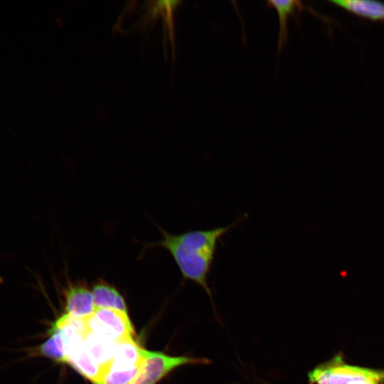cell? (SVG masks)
<instances>
[{"mask_svg": "<svg viewBox=\"0 0 384 384\" xmlns=\"http://www.w3.org/2000/svg\"><path fill=\"white\" fill-rule=\"evenodd\" d=\"M247 218V214H244L225 226L189 230L179 234H171L159 226L161 239L146 244L145 248L162 247L167 250L177 265L182 279L191 281L203 288L214 306L208 279L218 244L225 235Z\"/></svg>", "mask_w": 384, "mask_h": 384, "instance_id": "obj_1", "label": "cell"}, {"mask_svg": "<svg viewBox=\"0 0 384 384\" xmlns=\"http://www.w3.org/2000/svg\"><path fill=\"white\" fill-rule=\"evenodd\" d=\"M307 378L309 384H384V369L348 363L339 353L316 366Z\"/></svg>", "mask_w": 384, "mask_h": 384, "instance_id": "obj_2", "label": "cell"}, {"mask_svg": "<svg viewBox=\"0 0 384 384\" xmlns=\"http://www.w3.org/2000/svg\"><path fill=\"white\" fill-rule=\"evenodd\" d=\"M142 362L132 384H156L176 368L186 365H208L207 358L170 356L161 352L142 351Z\"/></svg>", "mask_w": 384, "mask_h": 384, "instance_id": "obj_3", "label": "cell"}, {"mask_svg": "<svg viewBox=\"0 0 384 384\" xmlns=\"http://www.w3.org/2000/svg\"><path fill=\"white\" fill-rule=\"evenodd\" d=\"M88 329L110 341L134 337V329L127 313L107 308L96 309L87 318Z\"/></svg>", "mask_w": 384, "mask_h": 384, "instance_id": "obj_4", "label": "cell"}, {"mask_svg": "<svg viewBox=\"0 0 384 384\" xmlns=\"http://www.w3.org/2000/svg\"><path fill=\"white\" fill-rule=\"evenodd\" d=\"M65 311L78 318H87L95 311L92 289L83 283L68 284L64 290Z\"/></svg>", "mask_w": 384, "mask_h": 384, "instance_id": "obj_5", "label": "cell"}, {"mask_svg": "<svg viewBox=\"0 0 384 384\" xmlns=\"http://www.w3.org/2000/svg\"><path fill=\"white\" fill-rule=\"evenodd\" d=\"M142 348L134 337H125L115 342L113 357L106 369H131L141 366Z\"/></svg>", "mask_w": 384, "mask_h": 384, "instance_id": "obj_6", "label": "cell"}, {"mask_svg": "<svg viewBox=\"0 0 384 384\" xmlns=\"http://www.w3.org/2000/svg\"><path fill=\"white\" fill-rule=\"evenodd\" d=\"M66 363L93 384H99L103 369L89 356L83 343L70 350L67 354Z\"/></svg>", "mask_w": 384, "mask_h": 384, "instance_id": "obj_7", "label": "cell"}, {"mask_svg": "<svg viewBox=\"0 0 384 384\" xmlns=\"http://www.w3.org/2000/svg\"><path fill=\"white\" fill-rule=\"evenodd\" d=\"M49 337L38 346L26 349L28 357H43L55 362L66 363V350L60 333L53 329L47 331Z\"/></svg>", "mask_w": 384, "mask_h": 384, "instance_id": "obj_8", "label": "cell"}, {"mask_svg": "<svg viewBox=\"0 0 384 384\" xmlns=\"http://www.w3.org/2000/svg\"><path fill=\"white\" fill-rule=\"evenodd\" d=\"M96 309L107 308L127 313L125 300L119 292L103 279H98L92 287Z\"/></svg>", "mask_w": 384, "mask_h": 384, "instance_id": "obj_9", "label": "cell"}, {"mask_svg": "<svg viewBox=\"0 0 384 384\" xmlns=\"http://www.w3.org/2000/svg\"><path fill=\"white\" fill-rule=\"evenodd\" d=\"M83 345L92 359L103 369L104 373L113 357L115 342L110 341L88 331Z\"/></svg>", "mask_w": 384, "mask_h": 384, "instance_id": "obj_10", "label": "cell"}, {"mask_svg": "<svg viewBox=\"0 0 384 384\" xmlns=\"http://www.w3.org/2000/svg\"><path fill=\"white\" fill-rule=\"evenodd\" d=\"M331 3L363 18L384 21V3L368 0H331Z\"/></svg>", "mask_w": 384, "mask_h": 384, "instance_id": "obj_11", "label": "cell"}, {"mask_svg": "<svg viewBox=\"0 0 384 384\" xmlns=\"http://www.w3.org/2000/svg\"><path fill=\"white\" fill-rule=\"evenodd\" d=\"M299 1H277L271 0L267 1L269 6L274 7L279 16V30L278 36V53L284 46L288 39L287 21L289 15L292 14L297 8H301L302 4Z\"/></svg>", "mask_w": 384, "mask_h": 384, "instance_id": "obj_12", "label": "cell"}, {"mask_svg": "<svg viewBox=\"0 0 384 384\" xmlns=\"http://www.w3.org/2000/svg\"><path fill=\"white\" fill-rule=\"evenodd\" d=\"M139 368L140 366L131 369H106L99 384H132Z\"/></svg>", "mask_w": 384, "mask_h": 384, "instance_id": "obj_13", "label": "cell"}]
</instances>
